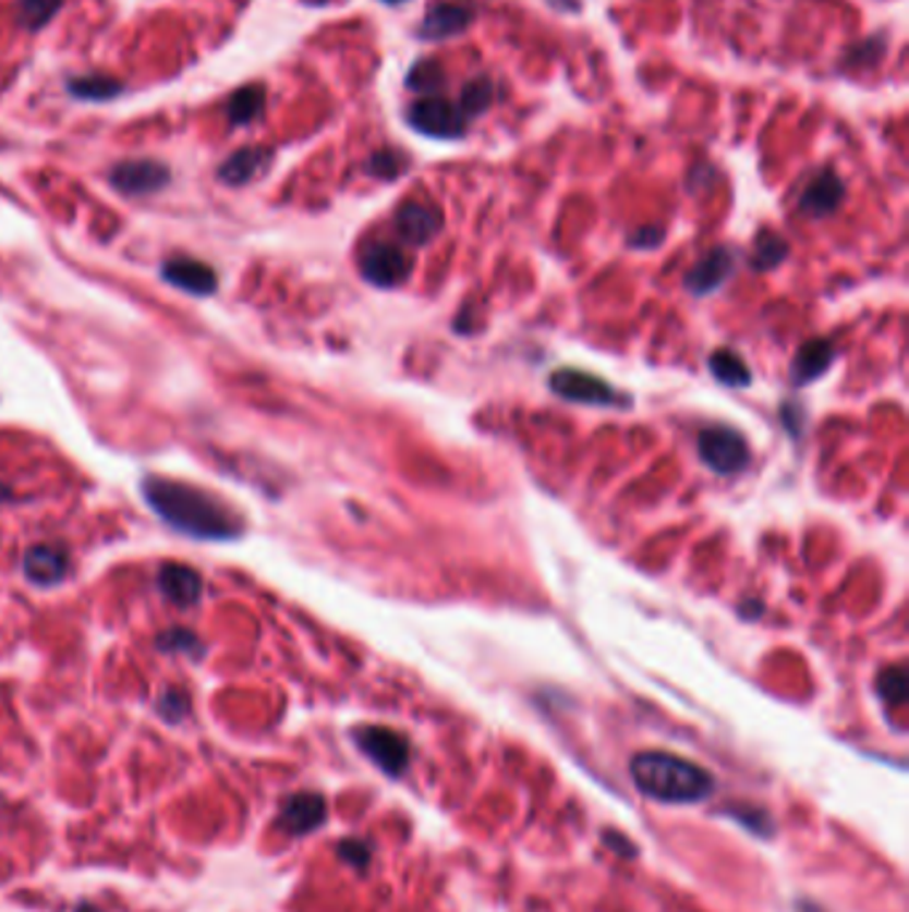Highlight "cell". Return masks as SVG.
<instances>
[{"mask_svg":"<svg viewBox=\"0 0 909 912\" xmlns=\"http://www.w3.org/2000/svg\"><path fill=\"white\" fill-rule=\"evenodd\" d=\"M265 86H243L241 92L232 94L227 99V118H230L232 126H246V123L256 121L265 110Z\"/></svg>","mask_w":909,"mask_h":912,"instance_id":"20","label":"cell"},{"mask_svg":"<svg viewBox=\"0 0 909 912\" xmlns=\"http://www.w3.org/2000/svg\"><path fill=\"white\" fill-rule=\"evenodd\" d=\"M75 912H99V910L94 908V904H77Z\"/></svg>","mask_w":909,"mask_h":912,"instance_id":"32","label":"cell"},{"mask_svg":"<svg viewBox=\"0 0 909 912\" xmlns=\"http://www.w3.org/2000/svg\"><path fill=\"white\" fill-rule=\"evenodd\" d=\"M662 238H664V230L659 228H640L635 235L630 238V243L638 248H651V246H659Z\"/></svg>","mask_w":909,"mask_h":912,"instance_id":"31","label":"cell"},{"mask_svg":"<svg viewBox=\"0 0 909 912\" xmlns=\"http://www.w3.org/2000/svg\"><path fill=\"white\" fill-rule=\"evenodd\" d=\"M494 99L496 83L488 75H475L472 81L464 83L462 94H459V110H462V115L468 118V121H472V118L492 110Z\"/></svg>","mask_w":909,"mask_h":912,"instance_id":"19","label":"cell"},{"mask_svg":"<svg viewBox=\"0 0 909 912\" xmlns=\"http://www.w3.org/2000/svg\"><path fill=\"white\" fill-rule=\"evenodd\" d=\"M68 88H70V94H73V97L88 99V101H105V99L118 97V94L123 92L121 83H118L116 77H110V75L70 77Z\"/></svg>","mask_w":909,"mask_h":912,"instance_id":"23","label":"cell"},{"mask_svg":"<svg viewBox=\"0 0 909 912\" xmlns=\"http://www.w3.org/2000/svg\"><path fill=\"white\" fill-rule=\"evenodd\" d=\"M25 574L35 584H57L68 574V556L51 545L29 547L25 552Z\"/></svg>","mask_w":909,"mask_h":912,"instance_id":"16","label":"cell"},{"mask_svg":"<svg viewBox=\"0 0 909 912\" xmlns=\"http://www.w3.org/2000/svg\"><path fill=\"white\" fill-rule=\"evenodd\" d=\"M787 256V241L785 238L774 235V232H761L755 241V248H752V267H758V270H768V267L779 265L781 259Z\"/></svg>","mask_w":909,"mask_h":912,"instance_id":"25","label":"cell"},{"mask_svg":"<svg viewBox=\"0 0 909 912\" xmlns=\"http://www.w3.org/2000/svg\"><path fill=\"white\" fill-rule=\"evenodd\" d=\"M885 53V44L883 38H870V40H861V44L851 46L846 53H843V68L846 70H861V68H875L877 62L883 59Z\"/></svg>","mask_w":909,"mask_h":912,"instance_id":"27","label":"cell"},{"mask_svg":"<svg viewBox=\"0 0 909 912\" xmlns=\"http://www.w3.org/2000/svg\"><path fill=\"white\" fill-rule=\"evenodd\" d=\"M405 166H409V160H405V155H400V153H395V150H379V153H374L368 158L366 171H368L371 177L395 179L398 174H403Z\"/></svg>","mask_w":909,"mask_h":912,"instance_id":"28","label":"cell"},{"mask_svg":"<svg viewBox=\"0 0 909 912\" xmlns=\"http://www.w3.org/2000/svg\"><path fill=\"white\" fill-rule=\"evenodd\" d=\"M169 182L171 171L160 160H123L110 171V184L123 195H153Z\"/></svg>","mask_w":909,"mask_h":912,"instance_id":"9","label":"cell"},{"mask_svg":"<svg viewBox=\"0 0 909 912\" xmlns=\"http://www.w3.org/2000/svg\"><path fill=\"white\" fill-rule=\"evenodd\" d=\"M443 228V217L435 206L419 200H405L395 214V230L411 246H427Z\"/></svg>","mask_w":909,"mask_h":912,"instance_id":"11","label":"cell"},{"mask_svg":"<svg viewBox=\"0 0 909 912\" xmlns=\"http://www.w3.org/2000/svg\"><path fill=\"white\" fill-rule=\"evenodd\" d=\"M339 856H342L347 864H352V867L363 870L371 862V843L361 838H347L339 843Z\"/></svg>","mask_w":909,"mask_h":912,"instance_id":"29","label":"cell"},{"mask_svg":"<svg viewBox=\"0 0 909 912\" xmlns=\"http://www.w3.org/2000/svg\"><path fill=\"white\" fill-rule=\"evenodd\" d=\"M710 372L728 387H747L752 381L750 366L744 363V357L731 353V350H717V353L710 355Z\"/></svg>","mask_w":909,"mask_h":912,"instance_id":"22","label":"cell"},{"mask_svg":"<svg viewBox=\"0 0 909 912\" xmlns=\"http://www.w3.org/2000/svg\"><path fill=\"white\" fill-rule=\"evenodd\" d=\"M699 457L717 475H737L750 464V443L731 427H707L699 435Z\"/></svg>","mask_w":909,"mask_h":912,"instance_id":"5","label":"cell"},{"mask_svg":"<svg viewBox=\"0 0 909 912\" xmlns=\"http://www.w3.org/2000/svg\"><path fill=\"white\" fill-rule=\"evenodd\" d=\"M142 494L169 526L195 539L227 542L243 532L241 515L230 504L193 483L149 475L142 483Z\"/></svg>","mask_w":909,"mask_h":912,"instance_id":"1","label":"cell"},{"mask_svg":"<svg viewBox=\"0 0 909 912\" xmlns=\"http://www.w3.org/2000/svg\"><path fill=\"white\" fill-rule=\"evenodd\" d=\"M833 361L835 348L829 339H809L792 361V381L795 385H809V381L822 377Z\"/></svg>","mask_w":909,"mask_h":912,"instance_id":"17","label":"cell"},{"mask_svg":"<svg viewBox=\"0 0 909 912\" xmlns=\"http://www.w3.org/2000/svg\"><path fill=\"white\" fill-rule=\"evenodd\" d=\"M475 20V5L470 0H435L424 14L416 35L422 40H448L462 35Z\"/></svg>","mask_w":909,"mask_h":912,"instance_id":"8","label":"cell"},{"mask_svg":"<svg viewBox=\"0 0 909 912\" xmlns=\"http://www.w3.org/2000/svg\"><path fill=\"white\" fill-rule=\"evenodd\" d=\"M158 584H160V589H163L166 598L182 608L195 606L197 600H201V593H203L201 574H197L195 569H190V566H182V563L163 566V569H160Z\"/></svg>","mask_w":909,"mask_h":912,"instance_id":"15","label":"cell"},{"mask_svg":"<svg viewBox=\"0 0 909 912\" xmlns=\"http://www.w3.org/2000/svg\"><path fill=\"white\" fill-rule=\"evenodd\" d=\"M734 267H737V256H734L731 248L717 246L691 267V272L686 276V285L696 291V294H710V291L720 289L731 278Z\"/></svg>","mask_w":909,"mask_h":912,"instance_id":"12","label":"cell"},{"mask_svg":"<svg viewBox=\"0 0 909 912\" xmlns=\"http://www.w3.org/2000/svg\"><path fill=\"white\" fill-rule=\"evenodd\" d=\"M907 691H909V683H907V670L905 667H885V670L877 676V694H881V700L885 705H905L907 702Z\"/></svg>","mask_w":909,"mask_h":912,"instance_id":"26","label":"cell"},{"mask_svg":"<svg viewBox=\"0 0 909 912\" xmlns=\"http://www.w3.org/2000/svg\"><path fill=\"white\" fill-rule=\"evenodd\" d=\"M270 160L272 153L265 147H243L219 166V179L225 184H249L270 166Z\"/></svg>","mask_w":909,"mask_h":912,"instance_id":"18","label":"cell"},{"mask_svg":"<svg viewBox=\"0 0 909 912\" xmlns=\"http://www.w3.org/2000/svg\"><path fill=\"white\" fill-rule=\"evenodd\" d=\"M304 3H307V5H328V3H334V0H304Z\"/></svg>","mask_w":909,"mask_h":912,"instance_id":"33","label":"cell"},{"mask_svg":"<svg viewBox=\"0 0 909 912\" xmlns=\"http://www.w3.org/2000/svg\"><path fill=\"white\" fill-rule=\"evenodd\" d=\"M352 739L361 753L390 777H400L409 768L411 742L400 731L387 729V726H361L352 731Z\"/></svg>","mask_w":909,"mask_h":912,"instance_id":"4","label":"cell"},{"mask_svg":"<svg viewBox=\"0 0 909 912\" xmlns=\"http://www.w3.org/2000/svg\"><path fill=\"white\" fill-rule=\"evenodd\" d=\"M843 195H846V187H843L840 177L835 171H822L805 184L803 195H800V211L813 219L829 217L843 203Z\"/></svg>","mask_w":909,"mask_h":912,"instance_id":"14","label":"cell"},{"mask_svg":"<svg viewBox=\"0 0 909 912\" xmlns=\"http://www.w3.org/2000/svg\"><path fill=\"white\" fill-rule=\"evenodd\" d=\"M158 707H160V715H163V718H169V720H173V723H177V720H182L184 715H187L190 702H187V696L182 694V691H169V694L160 700Z\"/></svg>","mask_w":909,"mask_h":912,"instance_id":"30","label":"cell"},{"mask_svg":"<svg viewBox=\"0 0 909 912\" xmlns=\"http://www.w3.org/2000/svg\"><path fill=\"white\" fill-rule=\"evenodd\" d=\"M630 777L643 795L659 803H702L715 792V777L707 768L662 750L632 755Z\"/></svg>","mask_w":909,"mask_h":912,"instance_id":"2","label":"cell"},{"mask_svg":"<svg viewBox=\"0 0 909 912\" xmlns=\"http://www.w3.org/2000/svg\"><path fill=\"white\" fill-rule=\"evenodd\" d=\"M326 822V801L318 792H296L280 803L278 827L289 836H307Z\"/></svg>","mask_w":909,"mask_h":912,"instance_id":"10","label":"cell"},{"mask_svg":"<svg viewBox=\"0 0 909 912\" xmlns=\"http://www.w3.org/2000/svg\"><path fill=\"white\" fill-rule=\"evenodd\" d=\"M361 272L379 289H395L411 276V256L387 241L368 243L361 252Z\"/></svg>","mask_w":909,"mask_h":912,"instance_id":"7","label":"cell"},{"mask_svg":"<svg viewBox=\"0 0 909 912\" xmlns=\"http://www.w3.org/2000/svg\"><path fill=\"white\" fill-rule=\"evenodd\" d=\"M64 0H16V20L22 27L40 29L53 20Z\"/></svg>","mask_w":909,"mask_h":912,"instance_id":"24","label":"cell"},{"mask_svg":"<svg viewBox=\"0 0 909 912\" xmlns=\"http://www.w3.org/2000/svg\"><path fill=\"white\" fill-rule=\"evenodd\" d=\"M405 123L416 134L429 139H462L468 134V118L462 115L459 105L443 97H422L411 101L405 110Z\"/></svg>","mask_w":909,"mask_h":912,"instance_id":"3","label":"cell"},{"mask_svg":"<svg viewBox=\"0 0 909 912\" xmlns=\"http://www.w3.org/2000/svg\"><path fill=\"white\" fill-rule=\"evenodd\" d=\"M163 278L177 289L195 296H208L217 291V272L206 262L190 259V256H173L163 265Z\"/></svg>","mask_w":909,"mask_h":912,"instance_id":"13","label":"cell"},{"mask_svg":"<svg viewBox=\"0 0 909 912\" xmlns=\"http://www.w3.org/2000/svg\"><path fill=\"white\" fill-rule=\"evenodd\" d=\"M549 387L558 398L582 405H630L625 396L606 379L595 374L582 372V368H558L549 377Z\"/></svg>","mask_w":909,"mask_h":912,"instance_id":"6","label":"cell"},{"mask_svg":"<svg viewBox=\"0 0 909 912\" xmlns=\"http://www.w3.org/2000/svg\"><path fill=\"white\" fill-rule=\"evenodd\" d=\"M443 86H446V70L440 68L438 59H416L405 75V88L422 97H438Z\"/></svg>","mask_w":909,"mask_h":912,"instance_id":"21","label":"cell"},{"mask_svg":"<svg viewBox=\"0 0 909 912\" xmlns=\"http://www.w3.org/2000/svg\"><path fill=\"white\" fill-rule=\"evenodd\" d=\"M379 3H385V5H400V3H409V0H379Z\"/></svg>","mask_w":909,"mask_h":912,"instance_id":"34","label":"cell"}]
</instances>
